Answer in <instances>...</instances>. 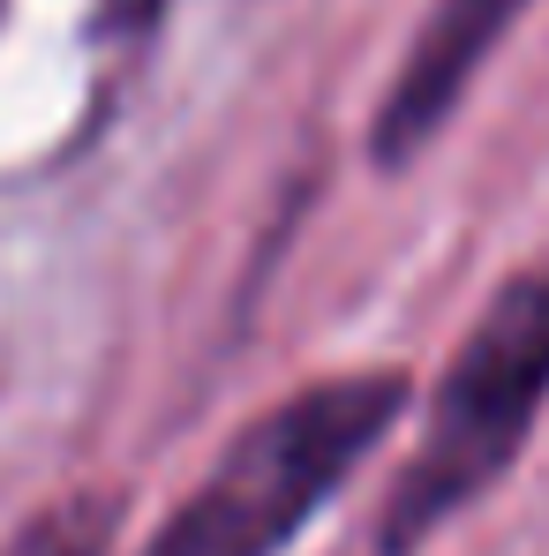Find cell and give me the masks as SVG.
Here are the masks:
<instances>
[{
	"label": "cell",
	"instance_id": "6da1fadb",
	"mask_svg": "<svg viewBox=\"0 0 549 556\" xmlns=\"http://www.w3.org/2000/svg\"><path fill=\"white\" fill-rule=\"evenodd\" d=\"M407 399V369H347L286 391L278 406L234 429V444L151 527L136 556H286L294 534L399 429Z\"/></svg>",
	"mask_w": 549,
	"mask_h": 556
},
{
	"label": "cell",
	"instance_id": "7a4b0ae2",
	"mask_svg": "<svg viewBox=\"0 0 549 556\" xmlns=\"http://www.w3.org/2000/svg\"><path fill=\"white\" fill-rule=\"evenodd\" d=\"M549 406V264L512 271L429 391L422 437L376 504V556H422L527 452Z\"/></svg>",
	"mask_w": 549,
	"mask_h": 556
},
{
	"label": "cell",
	"instance_id": "3957f363",
	"mask_svg": "<svg viewBox=\"0 0 549 556\" xmlns=\"http://www.w3.org/2000/svg\"><path fill=\"white\" fill-rule=\"evenodd\" d=\"M535 0H429L391 91L376 98V121H369V166L384 174H407L445 128H452L459 98L474 91L482 61L504 46V30L527 15Z\"/></svg>",
	"mask_w": 549,
	"mask_h": 556
},
{
	"label": "cell",
	"instance_id": "277c9868",
	"mask_svg": "<svg viewBox=\"0 0 549 556\" xmlns=\"http://www.w3.org/2000/svg\"><path fill=\"white\" fill-rule=\"evenodd\" d=\"M113 534H121V496L113 489H68L38 519H23L0 556H113Z\"/></svg>",
	"mask_w": 549,
	"mask_h": 556
},
{
	"label": "cell",
	"instance_id": "5b68a950",
	"mask_svg": "<svg viewBox=\"0 0 549 556\" xmlns=\"http://www.w3.org/2000/svg\"><path fill=\"white\" fill-rule=\"evenodd\" d=\"M159 15H166V0H98L91 38H144Z\"/></svg>",
	"mask_w": 549,
	"mask_h": 556
}]
</instances>
